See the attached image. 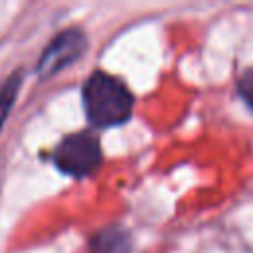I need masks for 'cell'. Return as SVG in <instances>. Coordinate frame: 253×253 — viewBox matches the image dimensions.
<instances>
[{
    "label": "cell",
    "mask_w": 253,
    "mask_h": 253,
    "mask_svg": "<svg viewBox=\"0 0 253 253\" xmlns=\"http://www.w3.org/2000/svg\"><path fill=\"white\" fill-rule=\"evenodd\" d=\"M83 105L93 126H117L130 117L132 95L119 77L95 71L83 85Z\"/></svg>",
    "instance_id": "cell-1"
},
{
    "label": "cell",
    "mask_w": 253,
    "mask_h": 253,
    "mask_svg": "<svg viewBox=\"0 0 253 253\" xmlns=\"http://www.w3.org/2000/svg\"><path fill=\"white\" fill-rule=\"evenodd\" d=\"M101 158L103 154H101L99 138L89 130H81L65 136L53 152L55 166L61 172L77 178L95 172L101 164Z\"/></svg>",
    "instance_id": "cell-2"
},
{
    "label": "cell",
    "mask_w": 253,
    "mask_h": 253,
    "mask_svg": "<svg viewBox=\"0 0 253 253\" xmlns=\"http://www.w3.org/2000/svg\"><path fill=\"white\" fill-rule=\"evenodd\" d=\"M87 49V38L81 30H65L53 38L38 61V75L51 77L63 67L77 61Z\"/></svg>",
    "instance_id": "cell-3"
},
{
    "label": "cell",
    "mask_w": 253,
    "mask_h": 253,
    "mask_svg": "<svg viewBox=\"0 0 253 253\" xmlns=\"http://www.w3.org/2000/svg\"><path fill=\"white\" fill-rule=\"evenodd\" d=\"M130 235L121 225H109L91 239V253H130Z\"/></svg>",
    "instance_id": "cell-4"
},
{
    "label": "cell",
    "mask_w": 253,
    "mask_h": 253,
    "mask_svg": "<svg viewBox=\"0 0 253 253\" xmlns=\"http://www.w3.org/2000/svg\"><path fill=\"white\" fill-rule=\"evenodd\" d=\"M20 83H22V73L16 71V73L10 75V77L6 79V83L0 87V128H2L6 117L10 115V109H12L14 101H16Z\"/></svg>",
    "instance_id": "cell-5"
},
{
    "label": "cell",
    "mask_w": 253,
    "mask_h": 253,
    "mask_svg": "<svg viewBox=\"0 0 253 253\" xmlns=\"http://www.w3.org/2000/svg\"><path fill=\"white\" fill-rule=\"evenodd\" d=\"M237 93L247 103V107L253 109V67H249L237 81Z\"/></svg>",
    "instance_id": "cell-6"
}]
</instances>
